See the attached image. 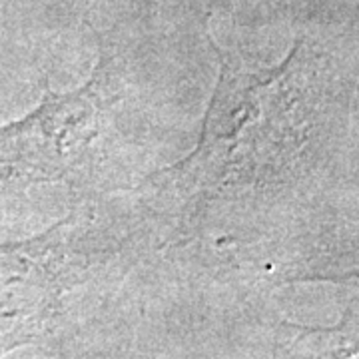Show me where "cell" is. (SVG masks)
I'll list each match as a JSON object with an SVG mask.
<instances>
[{
  "label": "cell",
  "instance_id": "2",
  "mask_svg": "<svg viewBox=\"0 0 359 359\" xmlns=\"http://www.w3.org/2000/svg\"><path fill=\"white\" fill-rule=\"evenodd\" d=\"M96 226L72 214L22 242L0 244V358L50 334L62 295L96 252Z\"/></svg>",
  "mask_w": 359,
  "mask_h": 359
},
{
  "label": "cell",
  "instance_id": "1",
  "mask_svg": "<svg viewBox=\"0 0 359 359\" xmlns=\"http://www.w3.org/2000/svg\"><path fill=\"white\" fill-rule=\"evenodd\" d=\"M318 72L297 50L273 70L222 62L216 96L196 152L158 174L188 208L278 196L313 164L320 130Z\"/></svg>",
  "mask_w": 359,
  "mask_h": 359
},
{
  "label": "cell",
  "instance_id": "3",
  "mask_svg": "<svg viewBox=\"0 0 359 359\" xmlns=\"http://www.w3.org/2000/svg\"><path fill=\"white\" fill-rule=\"evenodd\" d=\"M100 126L96 74L70 94L46 90L25 118L0 126V194L66 182L82 164Z\"/></svg>",
  "mask_w": 359,
  "mask_h": 359
}]
</instances>
